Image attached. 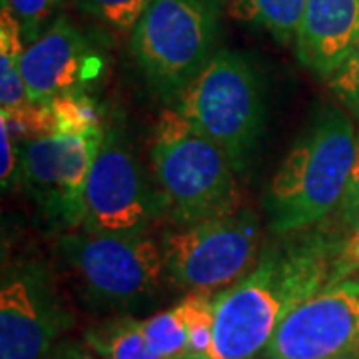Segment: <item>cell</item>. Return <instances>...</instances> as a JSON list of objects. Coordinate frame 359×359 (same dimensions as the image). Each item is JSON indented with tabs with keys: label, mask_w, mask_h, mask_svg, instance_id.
Instances as JSON below:
<instances>
[{
	"label": "cell",
	"mask_w": 359,
	"mask_h": 359,
	"mask_svg": "<svg viewBox=\"0 0 359 359\" xmlns=\"http://www.w3.org/2000/svg\"><path fill=\"white\" fill-rule=\"evenodd\" d=\"M290 236L264 250L245 278L214 294L210 359L257 358L295 308L334 283L346 238L325 230Z\"/></svg>",
	"instance_id": "cell-1"
},
{
	"label": "cell",
	"mask_w": 359,
	"mask_h": 359,
	"mask_svg": "<svg viewBox=\"0 0 359 359\" xmlns=\"http://www.w3.org/2000/svg\"><path fill=\"white\" fill-rule=\"evenodd\" d=\"M355 148L358 132L349 116L337 108H323L313 116L269 180L264 205L271 231L295 233L334 216Z\"/></svg>",
	"instance_id": "cell-2"
},
{
	"label": "cell",
	"mask_w": 359,
	"mask_h": 359,
	"mask_svg": "<svg viewBox=\"0 0 359 359\" xmlns=\"http://www.w3.org/2000/svg\"><path fill=\"white\" fill-rule=\"evenodd\" d=\"M150 158L166 218L174 226L228 216L242 208L238 170L228 154L176 108L158 118Z\"/></svg>",
	"instance_id": "cell-3"
},
{
	"label": "cell",
	"mask_w": 359,
	"mask_h": 359,
	"mask_svg": "<svg viewBox=\"0 0 359 359\" xmlns=\"http://www.w3.org/2000/svg\"><path fill=\"white\" fill-rule=\"evenodd\" d=\"M230 0H152L130 32V52L156 96L176 102L216 54Z\"/></svg>",
	"instance_id": "cell-4"
},
{
	"label": "cell",
	"mask_w": 359,
	"mask_h": 359,
	"mask_svg": "<svg viewBox=\"0 0 359 359\" xmlns=\"http://www.w3.org/2000/svg\"><path fill=\"white\" fill-rule=\"evenodd\" d=\"M174 104L228 154L238 174L245 172L264 134L266 102L259 72L244 54L216 52Z\"/></svg>",
	"instance_id": "cell-5"
},
{
	"label": "cell",
	"mask_w": 359,
	"mask_h": 359,
	"mask_svg": "<svg viewBox=\"0 0 359 359\" xmlns=\"http://www.w3.org/2000/svg\"><path fill=\"white\" fill-rule=\"evenodd\" d=\"M58 254L82 302L116 316L150 302L166 273L162 245L148 233L108 236L74 230L60 238Z\"/></svg>",
	"instance_id": "cell-6"
},
{
	"label": "cell",
	"mask_w": 359,
	"mask_h": 359,
	"mask_svg": "<svg viewBox=\"0 0 359 359\" xmlns=\"http://www.w3.org/2000/svg\"><path fill=\"white\" fill-rule=\"evenodd\" d=\"M166 276L202 294H218L245 278L264 254L257 216L240 208L228 216L176 226L162 238Z\"/></svg>",
	"instance_id": "cell-7"
},
{
	"label": "cell",
	"mask_w": 359,
	"mask_h": 359,
	"mask_svg": "<svg viewBox=\"0 0 359 359\" xmlns=\"http://www.w3.org/2000/svg\"><path fill=\"white\" fill-rule=\"evenodd\" d=\"M160 218H166L162 196L134 152L124 124L108 122L90 172L80 230L144 236Z\"/></svg>",
	"instance_id": "cell-8"
},
{
	"label": "cell",
	"mask_w": 359,
	"mask_h": 359,
	"mask_svg": "<svg viewBox=\"0 0 359 359\" xmlns=\"http://www.w3.org/2000/svg\"><path fill=\"white\" fill-rule=\"evenodd\" d=\"M74 325L50 269L36 257L4 264L0 282V359H44Z\"/></svg>",
	"instance_id": "cell-9"
},
{
	"label": "cell",
	"mask_w": 359,
	"mask_h": 359,
	"mask_svg": "<svg viewBox=\"0 0 359 359\" xmlns=\"http://www.w3.org/2000/svg\"><path fill=\"white\" fill-rule=\"evenodd\" d=\"M102 138L50 134L22 142L20 188L60 228H82L90 172Z\"/></svg>",
	"instance_id": "cell-10"
},
{
	"label": "cell",
	"mask_w": 359,
	"mask_h": 359,
	"mask_svg": "<svg viewBox=\"0 0 359 359\" xmlns=\"http://www.w3.org/2000/svg\"><path fill=\"white\" fill-rule=\"evenodd\" d=\"M266 359H359V278L330 283L295 308Z\"/></svg>",
	"instance_id": "cell-11"
},
{
	"label": "cell",
	"mask_w": 359,
	"mask_h": 359,
	"mask_svg": "<svg viewBox=\"0 0 359 359\" xmlns=\"http://www.w3.org/2000/svg\"><path fill=\"white\" fill-rule=\"evenodd\" d=\"M94 60L88 36L66 14H58L39 39L26 44L20 60L30 102L48 106L56 96L80 90Z\"/></svg>",
	"instance_id": "cell-12"
},
{
	"label": "cell",
	"mask_w": 359,
	"mask_h": 359,
	"mask_svg": "<svg viewBox=\"0 0 359 359\" xmlns=\"http://www.w3.org/2000/svg\"><path fill=\"white\" fill-rule=\"evenodd\" d=\"M358 40L359 0H306L295 54L316 76H334Z\"/></svg>",
	"instance_id": "cell-13"
},
{
	"label": "cell",
	"mask_w": 359,
	"mask_h": 359,
	"mask_svg": "<svg viewBox=\"0 0 359 359\" xmlns=\"http://www.w3.org/2000/svg\"><path fill=\"white\" fill-rule=\"evenodd\" d=\"M26 42L8 0H0V110H18L30 104L20 60Z\"/></svg>",
	"instance_id": "cell-14"
},
{
	"label": "cell",
	"mask_w": 359,
	"mask_h": 359,
	"mask_svg": "<svg viewBox=\"0 0 359 359\" xmlns=\"http://www.w3.org/2000/svg\"><path fill=\"white\" fill-rule=\"evenodd\" d=\"M233 18L266 30L282 46L295 44L302 26L306 0H230Z\"/></svg>",
	"instance_id": "cell-15"
},
{
	"label": "cell",
	"mask_w": 359,
	"mask_h": 359,
	"mask_svg": "<svg viewBox=\"0 0 359 359\" xmlns=\"http://www.w3.org/2000/svg\"><path fill=\"white\" fill-rule=\"evenodd\" d=\"M82 341L102 359H162L148 347L142 320L112 316L84 330Z\"/></svg>",
	"instance_id": "cell-16"
},
{
	"label": "cell",
	"mask_w": 359,
	"mask_h": 359,
	"mask_svg": "<svg viewBox=\"0 0 359 359\" xmlns=\"http://www.w3.org/2000/svg\"><path fill=\"white\" fill-rule=\"evenodd\" d=\"M52 118H54V134L60 136H82L94 138L104 136L106 122L98 102L86 92L70 90L56 96L50 104Z\"/></svg>",
	"instance_id": "cell-17"
},
{
	"label": "cell",
	"mask_w": 359,
	"mask_h": 359,
	"mask_svg": "<svg viewBox=\"0 0 359 359\" xmlns=\"http://www.w3.org/2000/svg\"><path fill=\"white\" fill-rule=\"evenodd\" d=\"M142 332L156 355L162 359H190L188 330L178 306L142 320Z\"/></svg>",
	"instance_id": "cell-18"
},
{
	"label": "cell",
	"mask_w": 359,
	"mask_h": 359,
	"mask_svg": "<svg viewBox=\"0 0 359 359\" xmlns=\"http://www.w3.org/2000/svg\"><path fill=\"white\" fill-rule=\"evenodd\" d=\"M178 308L188 330L190 359H210L214 341V294L190 292Z\"/></svg>",
	"instance_id": "cell-19"
},
{
	"label": "cell",
	"mask_w": 359,
	"mask_h": 359,
	"mask_svg": "<svg viewBox=\"0 0 359 359\" xmlns=\"http://www.w3.org/2000/svg\"><path fill=\"white\" fill-rule=\"evenodd\" d=\"M82 13L116 32H132L152 0H74Z\"/></svg>",
	"instance_id": "cell-20"
},
{
	"label": "cell",
	"mask_w": 359,
	"mask_h": 359,
	"mask_svg": "<svg viewBox=\"0 0 359 359\" xmlns=\"http://www.w3.org/2000/svg\"><path fill=\"white\" fill-rule=\"evenodd\" d=\"M16 14L26 44L36 40L52 25L62 0H8Z\"/></svg>",
	"instance_id": "cell-21"
},
{
	"label": "cell",
	"mask_w": 359,
	"mask_h": 359,
	"mask_svg": "<svg viewBox=\"0 0 359 359\" xmlns=\"http://www.w3.org/2000/svg\"><path fill=\"white\" fill-rule=\"evenodd\" d=\"M332 92L351 114L359 118V40L330 78Z\"/></svg>",
	"instance_id": "cell-22"
},
{
	"label": "cell",
	"mask_w": 359,
	"mask_h": 359,
	"mask_svg": "<svg viewBox=\"0 0 359 359\" xmlns=\"http://www.w3.org/2000/svg\"><path fill=\"white\" fill-rule=\"evenodd\" d=\"M0 142H2V166H0L2 190L4 192H14L16 188H20L22 142L4 126H0Z\"/></svg>",
	"instance_id": "cell-23"
},
{
	"label": "cell",
	"mask_w": 359,
	"mask_h": 359,
	"mask_svg": "<svg viewBox=\"0 0 359 359\" xmlns=\"http://www.w3.org/2000/svg\"><path fill=\"white\" fill-rule=\"evenodd\" d=\"M335 219L339 224V228L344 231L359 230V132H358V148H355V158H353V166L349 172L346 192L344 198L335 210Z\"/></svg>",
	"instance_id": "cell-24"
},
{
	"label": "cell",
	"mask_w": 359,
	"mask_h": 359,
	"mask_svg": "<svg viewBox=\"0 0 359 359\" xmlns=\"http://www.w3.org/2000/svg\"><path fill=\"white\" fill-rule=\"evenodd\" d=\"M359 271V230L351 231L344 242V250L335 264L334 282L351 278Z\"/></svg>",
	"instance_id": "cell-25"
},
{
	"label": "cell",
	"mask_w": 359,
	"mask_h": 359,
	"mask_svg": "<svg viewBox=\"0 0 359 359\" xmlns=\"http://www.w3.org/2000/svg\"><path fill=\"white\" fill-rule=\"evenodd\" d=\"M44 359H102L98 353H94L84 341L76 339H60L46 353Z\"/></svg>",
	"instance_id": "cell-26"
}]
</instances>
